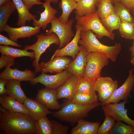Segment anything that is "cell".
<instances>
[{
    "mask_svg": "<svg viewBox=\"0 0 134 134\" xmlns=\"http://www.w3.org/2000/svg\"><path fill=\"white\" fill-rule=\"evenodd\" d=\"M50 3L47 1L43 3L42 7L44 8V10L42 13H40V17L39 20L35 19L33 20V24L34 27L41 26L42 29L45 30L48 24L51 23L56 17L55 15L57 11L51 6Z\"/></svg>",
    "mask_w": 134,
    "mask_h": 134,
    "instance_id": "19",
    "label": "cell"
},
{
    "mask_svg": "<svg viewBox=\"0 0 134 134\" xmlns=\"http://www.w3.org/2000/svg\"><path fill=\"white\" fill-rule=\"evenodd\" d=\"M118 30L121 37L134 40V22L121 21Z\"/></svg>",
    "mask_w": 134,
    "mask_h": 134,
    "instance_id": "34",
    "label": "cell"
},
{
    "mask_svg": "<svg viewBox=\"0 0 134 134\" xmlns=\"http://www.w3.org/2000/svg\"><path fill=\"white\" fill-rule=\"evenodd\" d=\"M105 116L103 122L98 129L97 134H109L115 124V120L113 117L108 115Z\"/></svg>",
    "mask_w": 134,
    "mask_h": 134,
    "instance_id": "37",
    "label": "cell"
},
{
    "mask_svg": "<svg viewBox=\"0 0 134 134\" xmlns=\"http://www.w3.org/2000/svg\"><path fill=\"white\" fill-rule=\"evenodd\" d=\"M73 21V20L70 19L67 23H64L61 22L56 17L51 23V28L46 31V35L54 33L58 36L60 41L58 49L65 47L73 39L74 34L72 27Z\"/></svg>",
    "mask_w": 134,
    "mask_h": 134,
    "instance_id": "7",
    "label": "cell"
},
{
    "mask_svg": "<svg viewBox=\"0 0 134 134\" xmlns=\"http://www.w3.org/2000/svg\"><path fill=\"white\" fill-rule=\"evenodd\" d=\"M86 63L83 77L96 80L101 76V70L108 65L109 59L103 53L94 52L86 53Z\"/></svg>",
    "mask_w": 134,
    "mask_h": 134,
    "instance_id": "6",
    "label": "cell"
},
{
    "mask_svg": "<svg viewBox=\"0 0 134 134\" xmlns=\"http://www.w3.org/2000/svg\"><path fill=\"white\" fill-rule=\"evenodd\" d=\"M134 69H130L128 76L123 84L115 91L111 97L108 100L100 103L102 106L110 103H118L121 100H127L134 86Z\"/></svg>",
    "mask_w": 134,
    "mask_h": 134,
    "instance_id": "9",
    "label": "cell"
},
{
    "mask_svg": "<svg viewBox=\"0 0 134 134\" xmlns=\"http://www.w3.org/2000/svg\"><path fill=\"white\" fill-rule=\"evenodd\" d=\"M53 134H66L69 127L53 120H51Z\"/></svg>",
    "mask_w": 134,
    "mask_h": 134,
    "instance_id": "39",
    "label": "cell"
},
{
    "mask_svg": "<svg viewBox=\"0 0 134 134\" xmlns=\"http://www.w3.org/2000/svg\"><path fill=\"white\" fill-rule=\"evenodd\" d=\"M134 40L132 43V45L129 49L131 52V57L132 58L134 57Z\"/></svg>",
    "mask_w": 134,
    "mask_h": 134,
    "instance_id": "45",
    "label": "cell"
},
{
    "mask_svg": "<svg viewBox=\"0 0 134 134\" xmlns=\"http://www.w3.org/2000/svg\"><path fill=\"white\" fill-rule=\"evenodd\" d=\"M131 11H132V13L133 14L134 16V6L132 8Z\"/></svg>",
    "mask_w": 134,
    "mask_h": 134,
    "instance_id": "50",
    "label": "cell"
},
{
    "mask_svg": "<svg viewBox=\"0 0 134 134\" xmlns=\"http://www.w3.org/2000/svg\"><path fill=\"white\" fill-rule=\"evenodd\" d=\"M36 36L37 40L35 43L30 45H26L23 49L27 51L31 50L33 51L35 58L32 65L35 73L40 71L39 62L42 54L51 44H55L56 45L59 46L60 44L59 38L57 35L54 33L47 35L41 33L37 34Z\"/></svg>",
    "mask_w": 134,
    "mask_h": 134,
    "instance_id": "5",
    "label": "cell"
},
{
    "mask_svg": "<svg viewBox=\"0 0 134 134\" xmlns=\"http://www.w3.org/2000/svg\"><path fill=\"white\" fill-rule=\"evenodd\" d=\"M14 2L18 12V20L17 26H23L26 25L27 22H30L36 19V16L31 13L22 0H12Z\"/></svg>",
    "mask_w": 134,
    "mask_h": 134,
    "instance_id": "23",
    "label": "cell"
},
{
    "mask_svg": "<svg viewBox=\"0 0 134 134\" xmlns=\"http://www.w3.org/2000/svg\"><path fill=\"white\" fill-rule=\"evenodd\" d=\"M0 44L5 46L12 45L19 47H22L21 45L18 44L17 42L13 41L1 34H0Z\"/></svg>",
    "mask_w": 134,
    "mask_h": 134,
    "instance_id": "41",
    "label": "cell"
},
{
    "mask_svg": "<svg viewBox=\"0 0 134 134\" xmlns=\"http://www.w3.org/2000/svg\"><path fill=\"white\" fill-rule=\"evenodd\" d=\"M76 20L77 24L81 27L82 32L91 30L100 39L104 36L111 40L115 38V34L108 30L102 24L97 10L93 13L80 17Z\"/></svg>",
    "mask_w": 134,
    "mask_h": 134,
    "instance_id": "4",
    "label": "cell"
},
{
    "mask_svg": "<svg viewBox=\"0 0 134 134\" xmlns=\"http://www.w3.org/2000/svg\"><path fill=\"white\" fill-rule=\"evenodd\" d=\"M14 59L9 56L1 54L0 57V69L11 64L14 65L15 62Z\"/></svg>",
    "mask_w": 134,
    "mask_h": 134,
    "instance_id": "40",
    "label": "cell"
},
{
    "mask_svg": "<svg viewBox=\"0 0 134 134\" xmlns=\"http://www.w3.org/2000/svg\"><path fill=\"white\" fill-rule=\"evenodd\" d=\"M109 134H134V127L116 121Z\"/></svg>",
    "mask_w": 134,
    "mask_h": 134,
    "instance_id": "36",
    "label": "cell"
},
{
    "mask_svg": "<svg viewBox=\"0 0 134 134\" xmlns=\"http://www.w3.org/2000/svg\"><path fill=\"white\" fill-rule=\"evenodd\" d=\"M78 77L72 74L62 85L56 89L57 100L66 98L71 101L76 92V85Z\"/></svg>",
    "mask_w": 134,
    "mask_h": 134,
    "instance_id": "18",
    "label": "cell"
},
{
    "mask_svg": "<svg viewBox=\"0 0 134 134\" xmlns=\"http://www.w3.org/2000/svg\"><path fill=\"white\" fill-rule=\"evenodd\" d=\"M110 0H97L96 6L100 19L104 18L114 12V5Z\"/></svg>",
    "mask_w": 134,
    "mask_h": 134,
    "instance_id": "30",
    "label": "cell"
},
{
    "mask_svg": "<svg viewBox=\"0 0 134 134\" xmlns=\"http://www.w3.org/2000/svg\"><path fill=\"white\" fill-rule=\"evenodd\" d=\"M72 61L71 59L66 56L55 57L47 62L39 63V67L41 73H58L66 70Z\"/></svg>",
    "mask_w": 134,
    "mask_h": 134,
    "instance_id": "11",
    "label": "cell"
},
{
    "mask_svg": "<svg viewBox=\"0 0 134 134\" xmlns=\"http://www.w3.org/2000/svg\"><path fill=\"white\" fill-rule=\"evenodd\" d=\"M114 81L109 77H100L98 78L95 83L94 87L96 91L98 93L105 92L111 87Z\"/></svg>",
    "mask_w": 134,
    "mask_h": 134,
    "instance_id": "35",
    "label": "cell"
},
{
    "mask_svg": "<svg viewBox=\"0 0 134 134\" xmlns=\"http://www.w3.org/2000/svg\"><path fill=\"white\" fill-rule=\"evenodd\" d=\"M41 28V26L33 27L25 25L18 28H13L7 24L2 31L7 33L10 39L16 42L19 38L30 37L38 34Z\"/></svg>",
    "mask_w": 134,
    "mask_h": 134,
    "instance_id": "12",
    "label": "cell"
},
{
    "mask_svg": "<svg viewBox=\"0 0 134 134\" xmlns=\"http://www.w3.org/2000/svg\"><path fill=\"white\" fill-rule=\"evenodd\" d=\"M75 1H76V2H77L80 1L81 0H74Z\"/></svg>",
    "mask_w": 134,
    "mask_h": 134,
    "instance_id": "51",
    "label": "cell"
},
{
    "mask_svg": "<svg viewBox=\"0 0 134 134\" xmlns=\"http://www.w3.org/2000/svg\"><path fill=\"white\" fill-rule=\"evenodd\" d=\"M23 104L29 112L30 116L36 121L53 113L36 100L29 98H28Z\"/></svg>",
    "mask_w": 134,
    "mask_h": 134,
    "instance_id": "17",
    "label": "cell"
},
{
    "mask_svg": "<svg viewBox=\"0 0 134 134\" xmlns=\"http://www.w3.org/2000/svg\"><path fill=\"white\" fill-rule=\"evenodd\" d=\"M20 82L16 80H8L5 85L6 94L23 103L28 97L21 88Z\"/></svg>",
    "mask_w": 134,
    "mask_h": 134,
    "instance_id": "22",
    "label": "cell"
},
{
    "mask_svg": "<svg viewBox=\"0 0 134 134\" xmlns=\"http://www.w3.org/2000/svg\"><path fill=\"white\" fill-rule=\"evenodd\" d=\"M76 32L71 41L64 47L56 50L51 59L55 57L69 56L74 59L78 54L80 48L79 41L81 38V28L79 25L75 26Z\"/></svg>",
    "mask_w": 134,
    "mask_h": 134,
    "instance_id": "13",
    "label": "cell"
},
{
    "mask_svg": "<svg viewBox=\"0 0 134 134\" xmlns=\"http://www.w3.org/2000/svg\"><path fill=\"white\" fill-rule=\"evenodd\" d=\"M120 2L131 11L134 6V0H122Z\"/></svg>",
    "mask_w": 134,
    "mask_h": 134,
    "instance_id": "44",
    "label": "cell"
},
{
    "mask_svg": "<svg viewBox=\"0 0 134 134\" xmlns=\"http://www.w3.org/2000/svg\"><path fill=\"white\" fill-rule=\"evenodd\" d=\"M96 80L84 77L78 78L76 85V92L88 94L95 93L94 85Z\"/></svg>",
    "mask_w": 134,
    "mask_h": 134,
    "instance_id": "29",
    "label": "cell"
},
{
    "mask_svg": "<svg viewBox=\"0 0 134 134\" xmlns=\"http://www.w3.org/2000/svg\"><path fill=\"white\" fill-rule=\"evenodd\" d=\"M97 0H81L77 2V6L74 11L75 19L93 13L96 11Z\"/></svg>",
    "mask_w": 134,
    "mask_h": 134,
    "instance_id": "24",
    "label": "cell"
},
{
    "mask_svg": "<svg viewBox=\"0 0 134 134\" xmlns=\"http://www.w3.org/2000/svg\"><path fill=\"white\" fill-rule=\"evenodd\" d=\"M0 52L1 54L6 55L14 58L28 57L34 60L35 55L34 52H30L24 50L14 48L7 46L0 45Z\"/></svg>",
    "mask_w": 134,
    "mask_h": 134,
    "instance_id": "25",
    "label": "cell"
},
{
    "mask_svg": "<svg viewBox=\"0 0 134 134\" xmlns=\"http://www.w3.org/2000/svg\"><path fill=\"white\" fill-rule=\"evenodd\" d=\"M98 95L96 93L91 94L76 92L71 101L72 102L81 105H86L98 102Z\"/></svg>",
    "mask_w": 134,
    "mask_h": 134,
    "instance_id": "28",
    "label": "cell"
},
{
    "mask_svg": "<svg viewBox=\"0 0 134 134\" xmlns=\"http://www.w3.org/2000/svg\"><path fill=\"white\" fill-rule=\"evenodd\" d=\"M79 44L84 48L86 53L99 52L106 55L112 62L116 61L118 55L122 49L120 43H116L112 46H108L101 43L91 30L81 31Z\"/></svg>",
    "mask_w": 134,
    "mask_h": 134,
    "instance_id": "2",
    "label": "cell"
},
{
    "mask_svg": "<svg viewBox=\"0 0 134 134\" xmlns=\"http://www.w3.org/2000/svg\"><path fill=\"white\" fill-rule=\"evenodd\" d=\"M25 6L29 10L31 9L33 6L35 4H42L40 0H22Z\"/></svg>",
    "mask_w": 134,
    "mask_h": 134,
    "instance_id": "42",
    "label": "cell"
},
{
    "mask_svg": "<svg viewBox=\"0 0 134 134\" xmlns=\"http://www.w3.org/2000/svg\"><path fill=\"white\" fill-rule=\"evenodd\" d=\"M36 121L29 115L10 112L0 106V129L6 134H36Z\"/></svg>",
    "mask_w": 134,
    "mask_h": 134,
    "instance_id": "1",
    "label": "cell"
},
{
    "mask_svg": "<svg viewBox=\"0 0 134 134\" xmlns=\"http://www.w3.org/2000/svg\"><path fill=\"white\" fill-rule=\"evenodd\" d=\"M80 46L78 54L73 60L69 64L66 70L78 78L83 77L86 63V52L82 46Z\"/></svg>",
    "mask_w": 134,
    "mask_h": 134,
    "instance_id": "16",
    "label": "cell"
},
{
    "mask_svg": "<svg viewBox=\"0 0 134 134\" xmlns=\"http://www.w3.org/2000/svg\"><path fill=\"white\" fill-rule=\"evenodd\" d=\"M128 100H124L120 103H110L102 106L104 115L110 116L116 121H123L134 127V120L127 115V110L125 105Z\"/></svg>",
    "mask_w": 134,
    "mask_h": 134,
    "instance_id": "10",
    "label": "cell"
},
{
    "mask_svg": "<svg viewBox=\"0 0 134 134\" xmlns=\"http://www.w3.org/2000/svg\"><path fill=\"white\" fill-rule=\"evenodd\" d=\"M72 74L67 70L53 75H49L42 73L30 82L33 85L39 83L43 85L45 88L56 90L63 84Z\"/></svg>",
    "mask_w": 134,
    "mask_h": 134,
    "instance_id": "8",
    "label": "cell"
},
{
    "mask_svg": "<svg viewBox=\"0 0 134 134\" xmlns=\"http://www.w3.org/2000/svg\"><path fill=\"white\" fill-rule=\"evenodd\" d=\"M130 62L131 64L134 66V57L132 58Z\"/></svg>",
    "mask_w": 134,
    "mask_h": 134,
    "instance_id": "48",
    "label": "cell"
},
{
    "mask_svg": "<svg viewBox=\"0 0 134 134\" xmlns=\"http://www.w3.org/2000/svg\"><path fill=\"white\" fill-rule=\"evenodd\" d=\"M0 104L3 108L10 112L22 113L30 116L29 112L23 103L9 96H0Z\"/></svg>",
    "mask_w": 134,
    "mask_h": 134,
    "instance_id": "20",
    "label": "cell"
},
{
    "mask_svg": "<svg viewBox=\"0 0 134 134\" xmlns=\"http://www.w3.org/2000/svg\"><path fill=\"white\" fill-rule=\"evenodd\" d=\"M13 65L11 64L6 67L4 70L0 73V78L7 80H16L20 81H30L35 77V73L33 71L28 69L21 71L17 68H12L10 67Z\"/></svg>",
    "mask_w": 134,
    "mask_h": 134,
    "instance_id": "15",
    "label": "cell"
},
{
    "mask_svg": "<svg viewBox=\"0 0 134 134\" xmlns=\"http://www.w3.org/2000/svg\"><path fill=\"white\" fill-rule=\"evenodd\" d=\"M59 8L62 10L61 15L58 18L61 22L65 23L68 21L69 16L77 6V2L74 0H61Z\"/></svg>",
    "mask_w": 134,
    "mask_h": 134,
    "instance_id": "26",
    "label": "cell"
},
{
    "mask_svg": "<svg viewBox=\"0 0 134 134\" xmlns=\"http://www.w3.org/2000/svg\"></svg>",
    "mask_w": 134,
    "mask_h": 134,
    "instance_id": "52",
    "label": "cell"
},
{
    "mask_svg": "<svg viewBox=\"0 0 134 134\" xmlns=\"http://www.w3.org/2000/svg\"><path fill=\"white\" fill-rule=\"evenodd\" d=\"M77 125L72 128L70 133L71 134H97L100 126L98 122H92L82 118L77 122Z\"/></svg>",
    "mask_w": 134,
    "mask_h": 134,
    "instance_id": "21",
    "label": "cell"
},
{
    "mask_svg": "<svg viewBox=\"0 0 134 134\" xmlns=\"http://www.w3.org/2000/svg\"><path fill=\"white\" fill-rule=\"evenodd\" d=\"M118 87V81L115 80L114 81L108 90L104 92L98 93V100L101 103L107 100L111 97Z\"/></svg>",
    "mask_w": 134,
    "mask_h": 134,
    "instance_id": "38",
    "label": "cell"
},
{
    "mask_svg": "<svg viewBox=\"0 0 134 134\" xmlns=\"http://www.w3.org/2000/svg\"><path fill=\"white\" fill-rule=\"evenodd\" d=\"M8 80L0 78V95H5L6 94L5 85Z\"/></svg>",
    "mask_w": 134,
    "mask_h": 134,
    "instance_id": "43",
    "label": "cell"
},
{
    "mask_svg": "<svg viewBox=\"0 0 134 134\" xmlns=\"http://www.w3.org/2000/svg\"><path fill=\"white\" fill-rule=\"evenodd\" d=\"M100 104L98 102L86 105H81L72 102L68 99L61 105V108L53 112L52 116L62 121L73 124L84 117H86L89 112Z\"/></svg>",
    "mask_w": 134,
    "mask_h": 134,
    "instance_id": "3",
    "label": "cell"
},
{
    "mask_svg": "<svg viewBox=\"0 0 134 134\" xmlns=\"http://www.w3.org/2000/svg\"><path fill=\"white\" fill-rule=\"evenodd\" d=\"M36 134H53L52 124L46 116L36 121Z\"/></svg>",
    "mask_w": 134,
    "mask_h": 134,
    "instance_id": "33",
    "label": "cell"
},
{
    "mask_svg": "<svg viewBox=\"0 0 134 134\" xmlns=\"http://www.w3.org/2000/svg\"><path fill=\"white\" fill-rule=\"evenodd\" d=\"M16 9L12 1H10L0 7V32L7 24V21L11 15Z\"/></svg>",
    "mask_w": 134,
    "mask_h": 134,
    "instance_id": "27",
    "label": "cell"
},
{
    "mask_svg": "<svg viewBox=\"0 0 134 134\" xmlns=\"http://www.w3.org/2000/svg\"><path fill=\"white\" fill-rule=\"evenodd\" d=\"M113 3H115L120 1L122 0H110Z\"/></svg>",
    "mask_w": 134,
    "mask_h": 134,
    "instance_id": "49",
    "label": "cell"
},
{
    "mask_svg": "<svg viewBox=\"0 0 134 134\" xmlns=\"http://www.w3.org/2000/svg\"><path fill=\"white\" fill-rule=\"evenodd\" d=\"M100 19L103 25L109 32H113L115 30H118L121 21L115 12L106 17Z\"/></svg>",
    "mask_w": 134,
    "mask_h": 134,
    "instance_id": "31",
    "label": "cell"
},
{
    "mask_svg": "<svg viewBox=\"0 0 134 134\" xmlns=\"http://www.w3.org/2000/svg\"><path fill=\"white\" fill-rule=\"evenodd\" d=\"M58 0H44L45 1H49L50 2H53L56 3L58 2Z\"/></svg>",
    "mask_w": 134,
    "mask_h": 134,
    "instance_id": "47",
    "label": "cell"
},
{
    "mask_svg": "<svg viewBox=\"0 0 134 134\" xmlns=\"http://www.w3.org/2000/svg\"><path fill=\"white\" fill-rule=\"evenodd\" d=\"M56 90L45 88L38 90L36 100L48 109L59 110L61 108L57 98Z\"/></svg>",
    "mask_w": 134,
    "mask_h": 134,
    "instance_id": "14",
    "label": "cell"
},
{
    "mask_svg": "<svg viewBox=\"0 0 134 134\" xmlns=\"http://www.w3.org/2000/svg\"><path fill=\"white\" fill-rule=\"evenodd\" d=\"M10 1V0H0V6H1Z\"/></svg>",
    "mask_w": 134,
    "mask_h": 134,
    "instance_id": "46",
    "label": "cell"
},
{
    "mask_svg": "<svg viewBox=\"0 0 134 134\" xmlns=\"http://www.w3.org/2000/svg\"><path fill=\"white\" fill-rule=\"evenodd\" d=\"M114 12L118 16L121 21L134 22V18L129 8L120 1L114 3Z\"/></svg>",
    "mask_w": 134,
    "mask_h": 134,
    "instance_id": "32",
    "label": "cell"
}]
</instances>
